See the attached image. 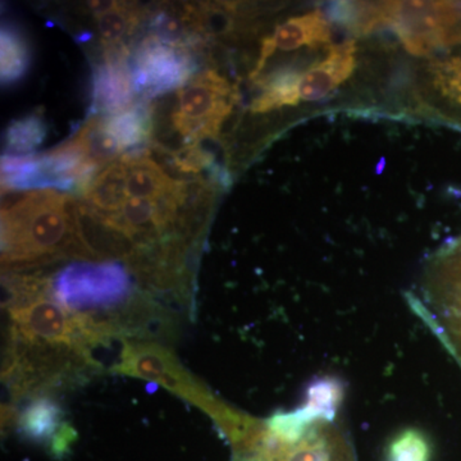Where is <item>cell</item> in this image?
I'll use <instances>...</instances> for the list:
<instances>
[{"label": "cell", "instance_id": "obj_21", "mask_svg": "<svg viewBox=\"0 0 461 461\" xmlns=\"http://www.w3.org/2000/svg\"><path fill=\"white\" fill-rule=\"evenodd\" d=\"M109 130L126 150L147 140L150 124L147 109L132 107L122 113L105 118Z\"/></svg>", "mask_w": 461, "mask_h": 461}, {"label": "cell", "instance_id": "obj_12", "mask_svg": "<svg viewBox=\"0 0 461 461\" xmlns=\"http://www.w3.org/2000/svg\"><path fill=\"white\" fill-rule=\"evenodd\" d=\"M126 168L130 198L162 200L178 189L180 182L172 180L145 151H135L121 158Z\"/></svg>", "mask_w": 461, "mask_h": 461}, {"label": "cell", "instance_id": "obj_1", "mask_svg": "<svg viewBox=\"0 0 461 461\" xmlns=\"http://www.w3.org/2000/svg\"><path fill=\"white\" fill-rule=\"evenodd\" d=\"M77 203L53 190L30 191L2 209L3 266L25 267L81 256Z\"/></svg>", "mask_w": 461, "mask_h": 461}, {"label": "cell", "instance_id": "obj_6", "mask_svg": "<svg viewBox=\"0 0 461 461\" xmlns=\"http://www.w3.org/2000/svg\"><path fill=\"white\" fill-rule=\"evenodd\" d=\"M47 291L48 288H41L7 305L12 321V341L71 348L86 359L80 313L67 311L65 306L48 295Z\"/></svg>", "mask_w": 461, "mask_h": 461}, {"label": "cell", "instance_id": "obj_16", "mask_svg": "<svg viewBox=\"0 0 461 461\" xmlns=\"http://www.w3.org/2000/svg\"><path fill=\"white\" fill-rule=\"evenodd\" d=\"M63 411L56 400L38 396L27 403L17 420L18 430L30 441L38 444L51 442L62 429Z\"/></svg>", "mask_w": 461, "mask_h": 461}, {"label": "cell", "instance_id": "obj_8", "mask_svg": "<svg viewBox=\"0 0 461 461\" xmlns=\"http://www.w3.org/2000/svg\"><path fill=\"white\" fill-rule=\"evenodd\" d=\"M194 69L189 50L166 44L156 35H150L142 41L136 53L131 71L133 85L136 91L154 98L178 87L182 89Z\"/></svg>", "mask_w": 461, "mask_h": 461}, {"label": "cell", "instance_id": "obj_25", "mask_svg": "<svg viewBox=\"0 0 461 461\" xmlns=\"http://www.w3.org/2000/svg\"><path fill=\"white\" fill-rule=\"evenodd\" d=\"M76 436H77L76 430L71 426H67V423L63 424L62 429H59V432L51 441V448H53L54 454H65L71 442L75 441Z\"/></svg>", "mask_w": 461, "mask_h": 461}, {"label": "cell", "instance_id": "obj_7", "mask_svg": "<svg viewBox=\"0 0 461 461\" xmlns=\"http://www.w3.org/2000/svg\"><path fill=\"white\" fill-rule=\"evenodd\" d=\"M238 99L229 80L214 71L203 72L178 91L173 126L189 142L217 138Z\"/></svg>", "mask_w": 461, "mask_h": 461}, {"label": "cell", "instance_id": "obj_22", "mask_svg": "<svg viewBox=\"0 0 461 461\" xmlns=\"http://www.w3.org/2000/svg\"><path fill=\"white\" fill-rule=\"evenodd\" d=\"M432 446L426 433L417 429H406L387 446L386 461H430Z\"/></svg>", "mask_w": 461, "mask_h": 461}, {"label": "cell", "instance_id": "obj_24", "mask_svg": "<svg viewBox=\"0 0 461 461\" xmlns=\"http://www.w3.org/2000/svg\"><path fill=\"white\" fill-rule=\"evenodd\" d=\"M172 162L176 168L181 172H200L211 163V157L202 149L191 147L186 150L176 151L172 156Z\"/></svg>", "mask_w": 461, "mask_h": 461}, {"label": "cell", "instance_id": "obj_5", "mask_svg": "<svg viewBox=\"0 0 461 461\" xmlns=\"http://www.w3.org/2000/svg\"><path fill=\"white\" fill-rule=\"evenodd\" d=\"M54 296L69 311H107L123 304L132 291L126 267L118 262H77L54 278Z\"/></svg>", "mask_w": 461, "mask_h": 461}, {"label": "cell", "instance_id": "obj_23", "mask_svg": "<svg viewBox=\"0 0 461 461\" xmlns=\"http://www.w3.org/2000/svg\"><path fill=\"white\" fill-rule=\"evenodd\" d=\"M433 67L436 89L453 107L461 109V54L441 60Z\"/></svg>", "mask_w": 461, "mask_h": 461}, {"label": "cell", "instance_id": "obj_9", "mask_svg": "<svg viewBox=\"0 0 461 461\" xmlns=\"http://www.w3.org/2000/svg\"><path fill=\"white\" fill-rule=\"evenodd\" d=\"M76 220L83 258H117L130 260L133 266L139 262L140 247L138 242L112 218L77 203Z\"/></svg>", "mask_w": 461, "mask_h": 461}, {"label": "cell", "instance_id": "obj_20", "mask_svg": "<svg viewBox=\"0 0 461 461\" xmlns=\"http://www.w3.org/2000/svg\"><path fill=\"white\" fill-rule=\"evenodd\" d=\"M47 136V124L39 113H32L9 124L5 148L14 157L26 156L41 147Z\"/></svg>", "mask_w": 461, "mask_h": 461}, {"label": "cell", "instance_id": "obj_4", "mask_svg": "<svg viewBox=\"0 0 461 461\" xmlns=\"http://www.w3.org/2000/svg\"><path fill=\"white\" fill-rule=\"evenodd\" d=\"M113 372L159 384L198 406L212 420L223 405L222 400H218L202 381L194 377L169 348L154 342H123Z\"/></svg>", "mask_w": 461, "mask_h": 461}, {"label": "cell", "instance_id": "obj_19", "mask_svg": "<svg viewBox=\"0 0 461 461\" xmlns=\"http://www.w3.org/2000/svg\"><path fill=\"white\" fill-rule=\"evenodd\" d=\"M140 12L138 8L130 7L122 3L115 2L114 7L96 16L100 39L108 48L123 47L121 42L126 36L131 35L139 26Z\"/></svg>", "mask_w": 461, "mask_h": 461}, {"label": "cell", "instance_id": "obj_18", "mask_svg": "<svg viewBox=\"0 0 461 461\" xmlns=\"http://www.w3.org/2000/svg\"><path fill=\"white\" fill-rule=\"evenodd\" d=\"M302 75L293 69H281L272 77L267 78L262 95L251 104L254 113H267L282 107L299 104V81Z\"/></svg>", "mask_w": 461, "mask_h": 461}, {"label": "cell", "instance_id": "obj_13", "mask_svg": "<svg viewBox=\"0 0 461 461\" xmlns=\"http://www.w3.org/2000/svg\"><path fill=\"white\" fill-rule=\"evenodd\" d=\"M81 190L84 191L87 204L99 213L107 217L120 213L124 203L130 198L126 168L121 158L96 173Z\"/></svg>", "mask_w": 461, "mask_h": 461}, {"label": "cell", "instance_id": "obj_14", "mask_svg": "<svg viewBox=\"0 0 461 461\" xmlns=\"http://www.w3.org/2000/svg\"><path fill=\"white\" fill-rule=\"evenodd\" d=\"M87 165L99 171L123 153L124 148L109 130L104 117L90 118L69 140Z\"/></svg>", "mask_w": 461, "mask_h": 461}, {"label": "cell", "instance_id": "obj_10", "mask_svg": "<svg viewBox=\"0 0 461 461\" xmlns=\"http://www.w3.org/2000/svg\"><path fill=\"white\" fill-rule=\"evenodd\" d=\"M127 58L126 47L108 48L105 62L94 75V112L115 115L133 107L136 89Z\"/></svg>", "mask_w": 461, "mask_h": 461}, {"label": "cell", "instance_id": "obj_17", "mask_svg": "<svg viewBox=\"0 0 461 461\" xmlns=\"http://www.w3.org/2000/svg\"><path fill=\"white\" fill-rule=\"evenodd\" d=\"M0 72L2 84L11 85L26 75L30 66V50L25 36L16 26L3 23L0 36Z\"/></svg>", "mask_w": 461, "mask_h": 461}, {"label": "cell", "instance_id": "obj_15", "mask_svg": "<svg viewBox=\"0 0 461 461\" xmlns=\"http://www.w3.org/2000/svg\"><path fill=\"white\" fill-rule=\"evenodd\" d=\"M273 51H291L302 47H318L330 41V26L323 12L290 18L276 29L271 38H267Z\"/></svg>", "mask_w": 461, "mask_h": 461}, {"label": "cell", "instance_id": "obj_11", "mask_svg": "<svg viewBox=\"0 0 461 461\" xmlns=\"http://www.w3.org/2000/svg\"><path fill=\"white\" fill-rule=\"evenodd\" d=\"M355 41H348L330 47L321 63L304 72L299 81L300 100L317 102L326 98L345 83L355 69Z\"/></svg>", "mask_w": 461, "mask_h": 461}, {"label": "cell", "instance_id": "obj_3", "mask_svg": "<svg viewBox=\"0 0 461 461\" xmlns=\"http://www.w3.org/2000/svg\"><path fill=\"white\" fill-rule=\"evenodd\" d=\"M408 299L461 366V238L446 245L430 263L423 297Z\"/></svg>", "mask_w": 461, "mask_h": 461}, {"label": "cell", "instance_id": "obj_2", "mask_svg": "<svg viewBox=\"0 0 461 461\" xmlns=\"http://www.w3.org/2000/svg\"><path fill=\"white\" fill-rule=\"evenodd\" d=\"M345 7L357 29L366 32L375 26H390L415 56H429L461 44V5L457 3L396 2Z\"/></svg>", "mask_w": 461, "mask_h": 461}]
</instances>
